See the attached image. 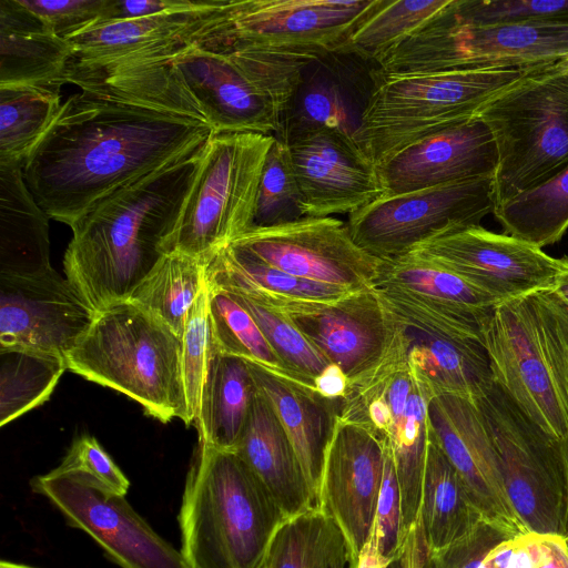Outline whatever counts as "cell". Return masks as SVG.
<instances>
[{
	"instance_id": "obj_57",
	"label": "cell",
	"mask_w": 568,
	"mask_h": 568,
	"mask_svg": "<svg viewBox=\"0 0 568 568\" xmlns=\"http://www.w3.org/2000/svg\"><path fill=\"white\" fill-rule=\"evenodd\" d=\"M561 447V454H562V460H564V467H565V474H566V484H567V511H566V521H565V528H566V535L568 534V429L564 437V439L560 442Z\"/></svg>"
},
{
	"instance_id": "obj_12",
	"label": "cell",
	"mask_w": 568,
	"mask_h": 568,
	"mask_svg": "<svg viewBox=\"0 0 568 568\" xmlns=\"http://www.w3.org/2000/svg\"><path fill=\"white\" fill-rule=\"evenodd\" d=\"M475 403L493 438L514 511L528 531L565 537L567 484L560 442L494 381Z\"/></svg>"
},
{
	"instance_id": "obj_30",
	"label": "cell",
	"mask_w": 568,
	"mask_h": 568,
	"mask_svg": "<svg viewBox=\"0 0 568 568\" xmlns=\"http://www.w3.org/2000/svg\"><path fill=\"white\" fill-rule=\"evenodd\" d=\"M375 286L409 294L480 329L498 305L459 275L415 252L383 261Z\"/></svg>"
},
{
	"instance_id": "obj_50",
	"label": "cell",
	"mask_w": 568,
	"mask_h": 568,
	"mask_svg": "<svg viewBox=\"0 0 568 568\" xmlns=\"http://www.w3.org/2000/svg\"><path fill=\"white\" fill-rule=\"evenodd\" d=\"M214 0H108L97 24L207 7ZM95 26V24H94Z\"/></svg>"
},
{
	"instance_id": "obj_56",
	"label": "cell",
	"mask_w": 568,
	"mask_h": 568,
	"mask_svg": "<svg viewBox=\"0 0 568 568\" xmlns=\"http://www.w3.org/2000/svg\"><path fill=\"white\" fill-rule=\"evenodd\" d=\"M387 568H412L410 554L405 541L399 554L388 564Z\"/></svg>"
},
{
	"instance_id": "obj_42",
	"label": "cell",
	"mask_w": 568,
	"mask_h": 568,
	"mask_svg": "<svg viewBox=\"0 0 568 568\" xmlns=\"http://www.w3.org/2000/svg\"><path fill=\"white\" fill-rule=\"evenodd\" d=\"M226 291L252 315L290 374L302 384L314 388V379L331 363L282 313L251 294L237 290Z\"/></svg>"
},
{
	"instance_id": "obj_46",
	"label": "cell",
	"mask_w": 568,
	"mask_h": 568,
	"mask_svg": "<svg viewBox=\"0 0 568 568\" xmlns=\"http://www.w3.org/2000/svg\"><path fill=\"white\" fill-rule=\"evenodd\" d=\"M374 531L379 552L393 560L400 551L406 532L402 496L392 454L385 443V467L377 503Z\"/></svg>"
},
{
	"instance_id": "obj_25",
	"label": "cell",
	"mask_w": 568,
	"mask_h": 568,
	"mask_svg": "<svg viewBox=\"0 0 568 568\" xmlns=\"http://www.w3.org/2000/svg\"><path fill=\"white\" fill-rule=\"evenodd\" d=\"M363 376L379 385L390 410L385 443L399 484L407 534L419 514L428 443L427 408L434 396L412 376L406 366L386 359Z\"/></svg>"
},
{
	"instance_id": "obj_21",
	"label": "cell",
	"mask_w": 568,
	"mask_h": 568,
	"mask_svg": "<svg viewBox=\"0 0 568 568\" xmlns=\"http://www.w3.org/2000/svg\"><path fill=\"white\" fill-rule=\"evenodd\" d=\"M284 143L300 187L304 216L351 214L385 194L377 168L352 133L322 128Z\"/></svg>"
},
{
	"instance_id": "obj_59",
	"label": "cell",
	"mask_w": 568,
	"mask_h": 568,
	"mask_svg": "<svg viewBox=\"0 0 568 568\" xmlns=\"http://www.w3.org/2000/svg\"><path fill=\"white\" fill-rule=\"evenodd\" d=\"M565 539H566V542H567V546H568V534L565 536Z\"/></svg>"
},
{
	"instance_id": "obj_61",
	"label": "cell",
	"mask_w": 568,
	"mask_h": 568,
	"mask_svg": "<svg viewBox=\"0 0 568 568\" xmlns=\"http://www.w3.org/2000/svg\"><path fill=\"white\" fill-rule=\"evenodd\" d=\"M348 568H354V567H348Z\"/></svg>"
},
{
	"instance_id": "obj_31",
	"label": "cell",
	"mask_w": 568,
	"mask_h": 568,
	"mask_svg": "<svg viewBox=\"0 0 568 568\" xmlns=\"http://www.w3.org/2000/svg\"><path fill=\"white\" fill-rule=\"evenodd\" d=\"M256 392L246 359L214 346L195 424L199 443L233 452Z\"/></svg>"
},
{
	"instance_id": "obj_5",
	"label": "cell",
	"mask_w": 568,
	"mask_h": 568,
	"mask_svg": "<svg viewBox=\"0 0 568 568\" xmlns=\"http://www.w3.org/2000/svg\"><path fill=\"white\" fill-rule=\"evenodd\" d=\"M67 368L118 390L162 423L190 426L182 369V338L130 301L99 312L65 356Z\"/></svg>"
},
{
	"instance_id": "obj_15",
	"label": "cell",
	"mask_w": 568,
	"mask_h": 568,
	"mask_svg": "<svg viewBox=\"0 0 568 568\" xmlns=\"http://www.w3.org/2000/svg\"><path fill=\"white\" fill-rule=\"evenodd\" d=\"M68 525L88 534L121 568H190L181 551L156 534L125 496L80 471L58 468L31 480Z\"/></svg>"
},
{
	"instance_id": "obj_54",
	"label": "cell",
	"mask_w": 568,
	"mask_h": 568,
	"mask_svg": "<svg viewBox=\"0 0 568 568\" xmlns=\"http://www.w3.org/2000/svg\"><path fill=\"white\" fill-rule=\"evenodd\" d=\"M392 560L385 558L378 550L376 535L374 528L372 534L361 549L354 568H387Z\"/></svg>"
},
{
	"instance_id": "obj_53",
	"label": "cell",
	"mask_w": 568,
	"mask_h": 568,
	"mask_svg": "<svg viewBox=\"0 0 568 568\" xmlns=\"http://www.w3.org/2000/svg\"><path fill=\"white\" fill-rule=\"evenodd\" d=\"M539 544L536 568H568V546L564 536L539 534Z\"/></svg>"
},
{
	"instance_id": "obj_55",
	"label": "cell",
	"mask_w": 568,
	"mask_h": 568,
	"mask_svg": "<svg viewBox=\"0 0 568 568\" xmlns=\"http://www.w3.org/2000/svg\"><path fill=\"white\" fill-rule=\"evenodd\" d=\"M550 290L568 307V256L562 257V266L556 275Z\"/></svg>"
},
{
	"instance_id": "obj_10",
	"label": "cell",
	"mask_w": 568,
	"mask_h": 568,
	"mask_svg": "<svg viewBox=\"0 0 568 568\" xmlns=\"http://www.w3.org/2000/svg\"><path fill=\"white\" fill-rule=\"evenodd\" d=\"M274 135L213 133L164 253L212 260L253 227L258 185Z\"/></svg>"
},
{
	"instance_id": "obj_7",
	"label": "cell",
	"mask_w": 568,
	"mask_h": 568,
	"mask_svg": "<svg viewBox=\"0 0 568 568\" xmlns=\"http://www.w3.org/2000/svg\"><path fill=\"white\" fill-rule=\"evenodd\" d=\"M320 57L261 49H185L170 63L214 133L276 136L307 67Z\"/></svg>"
},
{
	"instance_id": "obj_32",
	"label": "cell",
	"mask_w": 568,
	"mask_h": 568,
	"mask_svg": "<svg viewBox=\"0 0 568 568\" xmlns=\"http://www.w3.org/2000/svg\"><path fill=\"white\" fill-rule=\"evenodd\" d=\"M430 548L439 552L486 520L458 471L429 437L418 514Z\"/></svg>"
},
{
	"instance_id": "obj_16",
	"label": "cell",
	"mask_w": 568,
	"mask_h": 568,
	"mask_svg": "<svg viewBox=\"0 0 568 568\" xmlns=\"http://www.w3.org/2000/svg\"><path fill=\"white\" fill-rule=\"evenodd\" d=\"M229 244L291 275L351 292L375 287L383 264L333 216L253 227Z\"/></svg>"
},
{
	"instance_id": "obj_13",
	"label": "cell",
	"mask_w": 568,
	"mask_h": 568,
	"mask_svg": "<svg viewBox=\"0 0 568 568\" xmlns=\"http://www.w3.org/2000/svg\"><path fill=\"white\" fill-rule=\"evenodd\" d=\"M494 210V178L474 179L384 194L348 214L347 226L359 247L387 261L443 234L480 225Z\"/></svg>"
},
{
	"instance_id": "obj_26",
	"label": "cell",
	"mask_w": 568,
	"mask_h": 568,
	"mask_svg": "<svg viewBox=\"0 0 568 568\" xmlns=\"http://www.w3.org/2000/svg\"><path fill=\"white\" fill-rule=\"evenodd\" d=\"M246 362L257 390L272 406L296 453L317 507L325 452L341 400L326 399L292 377Z\"/></svg>"
},
{
	"instance_id": "obj_20",
	"label": "cell",
	"mask_w": 568,
	"mask_h": 568,
	"mask_svg": "<svg viewBox=\"0 0 568 568\" xmlns=\"http://www.w3.org/2000/svg\"><path fill=\"white\" fill-rule=\"evenodd\" d=\"M95 314L54 268L37 276H0V347L65 358Z\"/></svg>"
},
{
	"instance_id": "obj_49",
	"label": "cell",
	"mask_w": 568,
	"mask_h": 568,
	"mask_svg": "<svg viewBox=\"0 0 568 568\" xmlns=\"http://www.w3.org/2000/svg\"><path fill=\"white\" fill-rule=\"evenodd\" d=\"M513 537L497 525L483 520L469 534L438 552L440 568H483L488 552Z\"/></svg>"
},
{
	"instance_id": "obj_47",
	"label": "cell",
	"mask_w": 568,
	"mask_h": 568,
	"mask_svg": "<svg viewBox=\"0 0 568 568\" xmlns=\"http://www.w3.org/2000/svg\"><path fill=\"white\" fill-rule=\"evenodd\" d=\"M58 37L69 40L97 24L108 0H19Z\"/></svg>"
},
{
	"instance_id": "obj_14",
	"label": "cell",
	"mask_w": 568,
	"mask_h": 568,
	"mask_svg": "<svg viewBox=\"0 0 568 568\" xmlns=\"http://www.w3.org/2000/svg\"><path fill=\"white\" fill-rule=\"evenodd\" d=\"M381 0H231L203 48L334 53Z\"/></svg>"
},
{
	"instance_id": "obj_38",
	"label": "cell",
	"mask_w": 568,
	"mask_h": 568,
	"mask_svg": "<svg viewBox=\"0 0 568 568\" xmlns=\"http://www.w3.org/2000/svg\"><path fill=\"white\" fill-rule=\"evenodd\" d=\"M493 214L505 234L539 248L560 241L568 230V165L506 201Z\"/></svg>"
},
{
	"instance_id": "obj_18",
	"label": "cell",
	"mask_w": 568,
	"mask_h": 568,
	"mask_svg": "<svg viewBox=\"0 0 568 568\" xmlns=\"http://www.w3.org/2000/svg\"><path fill=\"white\" fill-rule=\"evenodd\" d=\"M245 292L282 313L349 383L372 371L390 339L386 308L376 287L352 292L335 302L292 300L257 290Z\"/></svg>"
},
{
	"instance_id": "obj_40",
	"label": "cell",
	"mask_w": 568,
	"mask_h": 568,
	"mask_svg": "<svg viewBox=\"0 0 568 568\" xmlns=\"http://www.w3.org/2000/svg\"><path fill=\"white\" fill-rule=\"evenodd\" d=\"M449 1L381 0L376 9L334 53L375 63Z\"/></svg>"
},
{
	"instance_id": "obj_17",
	"label": "cell",
	"mask_w": 568,
	"mask_h": 568,
	"mask_svg": "<svg viewBox=\"0 0 568 568\" xmlns=\"http://www.w3.org/2000/svg\"><path fill=\"white\" fill-rule=\"evenodd\" d=\"M231 0L180 12L95 24L68 41L73 54L68 72L110 71L172 60L203 45L227 16Z\"/></svg>"
},
{
	"instance_id": "obj_34",
	"label": "cell",
	"mask_w": 568,
	"mask_h": 568,
	"mask_svg": "<svg viewBox=\"0 0 568 568\" xmlns=\"http://www.w3.org/2000/svg\"><path fill=\"white\" fill-rule=\"evenodd\" d=\"M61 85H0V165L24 166L62 108Z\"/></svg>"
},
{
	"instance_id": "obj_23",
	"label": "cell",
	"mask_w": 568,
	"mask_h": 568,
	"mask_svg": "<svg viewBox=\"0 0 568 568\" xmlns=\"http://www.w3.org/2000/svg\"><path fill=\"white\" fill-rule=\"evenodd\" d=\"M427 425L429 437L456 468L484 518L511 536L528 531L509 503L493 438L475 400L434 396Z\"/></svg>"
},
{
	"instance_id": "obj_41",
	"label": "cell",
	"mask_w": 568,
	"mask_h": 568,
	"mask_svg": "<svg viewBox=\"0 0 568 568\" xmlns=\"http://www.w3.org/2000/svg\"><path fill=\"white\" fill-rule=\"evenodd\" d=\"M209 290L210 326L215 348L223 354L255 362L267 369L294 378L276 356L247 310L229 291L210 284Z\"/></svg>"
},
{
	"instance_id": "obj_3",
	"label": "cell",
	"mask_w": 568,
	"mask_h": 568,
	"mask_svg": "<svg viewBox=\"0 0 568 568\" xmlns=\"http://www.w3.org/2000/svg\"><path fill=\"white\" fill-rule=\"evenodd\" d=\"M286 519L234 452L199 443L179 513L180 551L190 568H260Z\"/></svg>"
},
{
	"instance_id": "obj_1",
	"label": "cell",
	"mask_w": 568,
	"mask_h": 568,
	"mask_svg": "<svg viewBox=\"0 0 568 568\" xmlns=\"http://www.w3.org/2000/svg\"><path fill=\"white\" fill-rule=\"evenodd\" d=\"M23 166L50 219L71 226L120 187L204 145L214 133L190 99L148 79L112 74L74 83Z\"/></svg>"
},
{
	"instance_id": "obj_4",
	"label": "cell",
	"mask_w": 568,
	"mask_h": 568,
	"mask_svg": "<svg viewBox=\"0 0 568 568\" xmlns=\"http://www.w3.org/2000/svg\"><path fill=\"white\" fill-rule=\"evenodd\" d=\"M481 343L493 381L561 442L568 429V307L550 288L499 303Z\"/></svg>"
},
{
	"instance_id": "obj_8",
	"label": "cell",
	"mask_w": 568,
	"mask_h": 568,
	"mask_svg": "<svg viewBox=\"0 0 568 568\" xmlns=\"http://www.w3.org/2000/svg\"><path fill=\"white\" fill-rule=\"evenodd\" d=\"M497 148L495 209L568 165V62L525 68L477 113Z\"/></svg>"
},
{
	"instance_id": "obj_24",
	"label": "cell",
	"mask_w": 568,
	"mask_h": 568,
	"mask_svg": "<svg viewBox=\"0 0 568 568\" xmlns=\"http://www.w3.org/2000/svg\"><path fill=\"white\" fill-rule=\"evenodd\" d=\"M494 136L477 114L402 149L377 166L385 194L495 178Z\"/></svg>"
},
{
	"instance_id": "obj_45",
	"label": "cell",
	"mask_w": 568,
	"mask_h": 568,
	"mask_svg": "<svg viewBox=\"0 0 568 568\" xmlns=\"http://www.w3.org/2000/svg\"><path fill=\"white\" fill-rule=\"evenodd\" d=\"M449 8L477 27L568 20V0H452Z\"/></svg>"
},
{
	"instance_id": "obj_60",
	"label": "cell",
	"mask_w": 568,
	"mask_h": 568,
	"mask_svg": "<svg viewBox=\"0 0 568 568\" xmlns=\"http://www.w3.org/2000/svg\"><path fill=\"white\" fill-rule=\"evenodd\" d=\"M565 59H566V60H567V62H568V57H567V58H565Z\"/></svg>"
},
{
	"instance_id": "obj_11",
	"label": "cell",
	"mask_w": 568,
	"mask_h": 568,
	"mask_svg": "<svg viewBox=\"0 0 568 568\" xmlns=\"http://www.w3.org/2000/svg\"><path fill=\"white\" fill-rule=\"evenodd\" d=\"M376 288L390 325L383 358L405 365L433 396L476 400L488 389L493 375L479 328L404 292Z\"/></svg>"
},
{
	"instance_id": "obj_44",
	"label": "cell",
	"mask_w": 568,
	"mask_h": 568,
	"mask_svg": "<svg viewBox=\"0 0 568 568\" xmlns=\"http://www.w3.org/2000/svg\"><path fill=\"white\" fill-rule=\"evenodd\" d=\"M210 290L205 278L182 336V369L190 424H196L207 368L214 349L210 316Z\"/></svg>"
},
{
	"instance_id": "obj_51",
	"label": "cell",
	"mask_w": 568,
	"mask_h": 568,
	"mask_svg": "<svg viewBox=\"0 0 568 568\" xmlns=\"http://www.w3.org/2000/svg\"><path fill=\"white\" fill-rule=\"evenodd\" d=\"M540 554L539 534L526 531L496 545L483 568H536Z\"/></svg>"
},
{
	"instance_id": "obj_58",
	"label": "cell",
	"mask_w": 568,
	"mask_h": 568,
	"mask_svg": "<svg viewBox=\"0 0 568 568\" xmlns=\"http://www.w3.org/2000/svg\"><path fill=\"white\" fill-rule=\"evenodd\" d=\"M0 568H33V567L26 566V565H21V564H14V562H11V561L2 560V561L0 562Z\"/></svg>"
},
{
	"instance_id": "obj_48",
	"label": "cell",
	"mask_w": 568,
	"mask_h": 568,
	"mask_svg": "<svg viewBox=\"0 0 568 568\" xmlns=\"http://www.w3.org/2000/svg\"><path fill=\"white\" fill-rule=\"evenodd\" d=\"M57 468L87 474L109 491L120 496H125L130 487L126 476L91 436L77 438Z\"/></svg>"
},
{
	"instance_id": "obj_2",
	"label": "cell",
	"mask_w": 568,
	"mask_h": 568,
	"mask_svg": "<svg viewBox=\"0 0 568 568\" xmlns=\"http://www.w3.org/2000/svg\"><path fill=\"white\" fill-rule=\"evenodd\" d=\"M206 143L106 195L70 226L65 277L95 312L128 301L165 254Z\"/></svg>"
},
{
	"instance_id": "obj_28",
	"label": "cell",
	"mask_w": 568,
	"mask_h": 568,
	"mask_svg": "<svg viewBox=\"0 0 568 568\" xmlns=\"http://www.w3.org/2000/svg\"><path fill=\"white\" fill-rule=\"evenodd\" d=\"M72 54L70 42L19 0H0V85L64 84Z\"/></svg>"
},
{
	"instance_id": "obj_39",
	"label": "cell",
	"mask_w": 568,
	"mask_h": 568,
	"mask_svg": "<svg viewBox=\"0 0 568 568\" xmlns=\"http://www.w3.org/2000/svg\"><path fill=\"white\" fill-rule=\"evenodd\" d=\"M65 369L62 356L0 347V425L47 402Z\"/></svg>"
},
{
	"instance_id": "obj_36",
	"label": "cell",
	"mask_w": 568,
	"mask_h": 568,
	"mask_svg": "<svg viewBox=\"0 0 568 568\" xmlns=\"http://www.w3.org/2000/svg\"><path fill=\"white\" fill-rule=\"evenodd\" d=\"M211 260L165 253L128 301L148 311L182 338Z\"/></svg>"
},
{
	"instance_id": "obj_19",
	"label": "cell",
	"mask_w": 568,
	"mask_h": 568,
	"mask_svg": "<svg viewBox=\"0 0 568 568\" xmlns=\"http://www.w3.org/2000/svg\"><path fill=\"white\" fill-rule=\"evenodd\" d=\"M412 252L459 275L498 304L551 288L562 266V257L481 225L443 234Z\"/></svg>"
},
{
	"instance_id": "obj_29",
	"label": "cell",
	"mask_w": 568,
	"mask_h": 568,
	"mask_svg": "<svg viewBox=\"0 0 568 568\" xmlns=\"http://www.w3.org/2000/svg\"><path fill=\"white\" fill-rule=\"evenodd\" d=\"M49 216L27 186L21 165H0V276L51 268Z\"/></svg>"
},
{
	"instance_id": "obj_22",
	"label": "cell",
	"mask_w": 568,
	"mask_h": 568,
	"mask_svg": "<svg viewBox=\"0 0 568 568\" xmlns=\"http://www.w3.org/2000/svg\"><path fill=\"white\" fill-rule=\"evenodd\" d=\"M385 467V440L336 417L326 447L318 506L343 530L353 559L374 528Z\"/></svg>"
},
{
	"instance_id": "obj_43",
	"label": "cell",
	"mask_w": 568,
	"mask_h": 568,
	"mask_svg": "<svg viewBox=\"0 0 568 568\" xmlns=\"http://www.w3.org/2000/svg\"><path fill=\"white\" fill-rule=\"evenodd\" d=\"M303 216L302 196L287 146L275 136L261 175L253 227L290 223Z\"/></svg>"
},
{
	"instance_id": "obj_37",
	"label": "cell",
	"mask_w": 568,
	"mask_h": 568,
	"mask_svg": "<svg viewBox=\"0 0 568 568\" xmlns=\"http://www.w3.org/2000/svg\"><path fill=\"white\" fill-rule=\"evenodd\" d=\"M206 281L211 286L257 290L303 301L335 302L352 293L285 273L232 244L222 247L210 261Z\"/></svg>"
},
{
	"instance_id": "obj_52",
	"label": "cell",
	"mask_w": 568,
	"mask_h": 568,
	"mask_svg": "<svg viewBox=\"0 0 568 568\" xmlns=\"http://www.w3.org/2000/svg\"><path fill=\"white\" fill-rule=\"evenodd\" d=\"M313 383L315 392L329 400H341L349 385V381L343 369L332 363L324 368Z\"/></svg>"
},
{
	"instance_id": "obj_35",
	"label": "cell",
	"mask_w": 568,
	"mask_h": 568,
	"mask_svg": "<svg viewBox=\"0 0 568 568\" xmlns=\"http://www.w3.org/2000/svg\"><path fill=\"white\" fill-rule=\"evenodd\" d=\"M314 60L306 69L303 80L293 95L282 119L276 138L283 142L300 134L335 128L354 134L351 118L354 108L337 67L333 65V53ZM356 128V125L354 124Z\"/></svg>"
},
{
	"instance_id": "obj_6",
	"label": "cell",
	"mask_w": 568,
	"mask_h": 568,
	"mask_svg": "<svg viewBox=\"0 0 568 568\" xmlns=\"http://www.w3.org/2000/svg\"><path fill=\"white\" fill-rule=\"evenodd\" d=\"M524 69L376 75L353 134L377 168L426 136L462 123L520 78Z\"/></svg>"
},
{
	"instance_id": "obj_33",
	"label": "cell",
	"mask_w": 568,
	"mask_h": 568,
	"mask_svg": "<svg viewBox=\"0 0 568 568\" xmlns=\"http://www.w3.org/2000/svg\"><path fill=\"white\" fill-rule=\"evenodd\" d=\"M354 559L337 523L312 507L275 531L260 568H348Z\"/></svg>"
},
{
	"instance_id": "obj_9",
	"label": "cell",
	"mask_w": 568,
	"mask_h": 568,
	"mask_svg": "<svg viewBox=\"0 0 568 568\" xmlns=\"http://www.w3.org/2000/svg\"><path fill=\"white\" fill-rule=\"evenodd\" d=\"M449 3L378 59L376 75L525 69L568 57V20L477 27Z\"/></svg>"
},
{
	"instance_id": "obj_27",
	"label": "cell",
	"mask_w": 568,
	"mask_h": 568,
	"mask_svg": "<svg viewBox=\"0 0 568 568\" xmlns=\"http://www.w3.org/2000/svg\"><path fill=\"white\" fill-rule=\"evenodd\" d=\"M233 452L265 485L287 518L316 507L296 453L258 390Z\"/></svg>"
}]
</instances>
